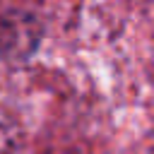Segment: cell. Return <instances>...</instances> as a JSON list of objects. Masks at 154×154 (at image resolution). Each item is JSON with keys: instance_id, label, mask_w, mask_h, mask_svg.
<instances>
[{"instance_id": "obj_1", "label": "cell", "mask_w": 154, "mask_h": 154, "mask_svg": "<svg viewBox=\"0 0 154 154\" xmlns=\"http://www.w3.org/2000/svg\"><path fill=\"white\" fill-rule=\"evenodd\" d=\"M41 43V22L26 10L0 12V60L17 65L29 60Z\"/></svg>"}, {"instance_id": "obj_2", "label": "cell", "mask_w": 154, "mask_h": 154, "mask_svg": "<svg viewBox=\"0 0 154 154\" xmlns=\"http://www.w3.org/2000/svg\"><path fill=\"white\" fill-rule=\"evenodd\" d=\"M22 142L19 125L7 113H0V154H17Z\"/></svg>"}]
</instances>
